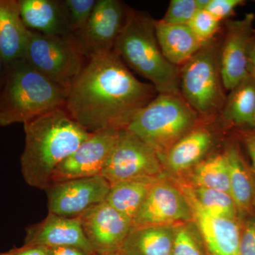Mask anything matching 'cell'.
Returning a JSON list of instances; mask_svg holds the SVG:
<instances>
[{"label": "cell", "instance_id": "836d02e7", "mask_svg": "<svg viewBox=\"0 0 255 255\" xmlns=\"http://www.w3.org/2000/svg\"><path fill=\"white\" fill-rule=\"evenodd\" d=\"M50 255H95L80 248L72 247L50 248Z\"/></svg>", "mask_w": 255, "mask_h": 255}, {"label": "cell", "instance_id": "8992f818", "mask_svg": "<svg viewBox=\"0 0 255 255\" xmlns=\"http://www.w3.org/2000/svg\"><path fill=\"white\" fill-rule=\"evenodd\" d=\"M219 53L212 40L179 70L181 95L198 114L214 115L226 103Z\"/></svg>", "mask_w": 255, "mask_h": 255}, {"label": "cell", "instance_id": "60d3db41", "mask_svg": "<svg viewBox=\"0 0 255 255\" xmlns=\"http://www.w3.org/2000/svg\"><path fill=\"white\" fill-rule=\"evenodd\" d=\"M254 128L255 131V113L254 115V118H253V127H252Z\"/></svg>", "mask_w": 255, "mask_h": 255}, {"label": "cell", "instance_id": "2e32d148", "mask_svg": "<svg viewBox=\"0 0 255 255\" xmlns=\"http://www.w3.org/2000/svg\"><path fill=\"white\" fill-rule=\"evenodd\" d=\"M25 232L23 245L26 246L72 247L95 255L79 217H63L48 213L46 219L28 226Z\"/></svg>", "mask_w": 255, "mask_h": 255}, {"label": "cell", "instance_id": "30bf717a", "mask_svg": "<svg viewBox=\"0 0 255 255\" xmlns=\"http://www.w3.org/2000/svg\"><path fill=\"white\" fill-rule=\"evenodd\" d=\"M128 11L119 0H97L86 26L72 36L84 58L113 50Z\"/></svg>", "mask_w": 255, "mask_h": 255}, {"label": "cell", "instance_id": "4fadbf2b", "mask_svg": "<svg viewBox=\"0 0 255 255\" xmlns=\"http://www.w3.org/2000/svg\"><path fill=\"white\" fill-rule=\"evenodd\" d=\"M85 236L96 255L120 251L133 222L108 204L93 206L80 216Z\"/></svg>", "mask_w": 255, "mask_h": 255}, {"label": "cell", "instance_id": "7bdbcfd3", "mask_svg": "<svg viewBox=\"0 0 255 255\" xmlns=\"http://www.w3.org/2000/svg\"><path fill=\"white\" fill-rule=\"evenodd\" d=\"M254 51L255 52V44H254Z\"/></svg>", "mask_w": 255, "mask_h": 255}, {"label": "cell", "instance_id": "83f0119b", "mask_svg": "<svg viewBox=\"0 0 255 255\" xmlns=\"http://www.w3.org/2000/svg\"><path fill=\"white\" fill-rule=\"evenodd\" d=\"M97 0H64L72 33H78L86 26ZM72 35V36H73Z\"/></svg>", "mask_w": 255, "mask_h": 255}, {"label": "cell", "instance_id": "ac0fdd59", "mask_svg": "<svg viewBox=\"0 0 255 255\" xmlns=\"http://www.w3.org/2000/svg\"><path fill=\"white\" fill-rule=\"evenodd\" d=\"M28 33L18 1L0 0V52L9 66L24 59Z\"/></svg>", "mask_w": 255, "mask_h": 255}, {"label": "cell", "instance_id": "f546056e", "mask_svg": "<svg viewBox=\"0 0 255 255\" xmlns=\"http://www.w3.org/2000/svg\"><path fill=\"white\" fill-rule=\"evenodd\" d=\"M197 10L196 0H172L161 21L170 24H188Z\"/></svg>", "mask_w": 255, "mask_h": 255}, {"label": "cell", "instance_id": "4dcf8cb0", "mask_svg": "<svg viewBox=\"0 0 255 255\" xmlns=\"http://www.w3.org/2000/svg\"><path fill=\"white\" fill-rule=\"evenodd\" d=\"M240 255H255V219H248L241 226Z\"/></svg>", "mask_w": 255, "mask_h": 255}, {"label": "cell", "instance_id": "52a82bcc", "mask_svg": "<svg viewBox=\"0 0 255 255\" xmlns=\"http://www.w3.org/2000/svg\"><path fill=\"white\" fill-rule=\"evenodd\" d=\"M24 59L46 78L68 90L85 65V58L72 36H47L31 31Z\"/></svg>", "mask_w": 255, "mask_h": 255}, {"label": "cell", "instance_id": "484cf974", "mask_svg": "<svg viewBox=\"0 0 255 255\" xmlns=\"http://www.w3.org/2000/svg\"><path fill=\"white\" fill-rule=\"evenodd\" d=\"M191 194L204 210L221 217L238 219V211L228 193L203 187H189Z\"/></svg>", "mask_w": 255, "mask_h": 255}, {"label": "cell", "instance_id": "d6a6232c", "mask_svg": "<svg viewBox=\"0 0 255 255\" xmlns=\"http://www.w3.org/2000/svg\"><path fill=\"white\" fill-rule=\"evenodd\" d=\"M50 248L46 247L23 245L20 248L0 253V255H50Z\"/></svg>", "mask_w": 255, "mask_h": 255}, {"label": "cell", "instance_id": "5bb4252c", "mask_svg": "<svg viewBox=\"0 0 255 255\" xmlns=\"http://www.w3.org/2000/svg\"><path fill=\"white\" fill-rule=\"evenodd\" d=\"M185 196L208 255H240L241 225L238 219L221 217L203 209L187 186L179 187Z\"/></svg>", "mask_w": 255, "mask_h": 255}, {"label": "cell", "instance_id": "7c38bea8", "mask_svg": "<svg viewBox=\"0 0 255 255\" xmlns=\"http://www.w3.org/2000/svg\"><path fill=\"white\" fill-rule=\"evenodd\" d=\"M121 129L92 132L78 149L56 167L50 184L101 175L118 141Z\"/></svg>", "mask_w": 255, "mask_h": 255}, {"label": "cell", "instance_id": "4316f807", "mask_svg": "<svg viewBox=\"0 0 255 255\" xmlns=\"http://www.w3.org/2000/svg\"><path fill=\"white\" fill-rule=\"evenodd\" d=\"M170 255H208L200 234L193 221L174 225Z\"/></svg>", "mask_w": 255, "mask_h": 255}, {"label": "cell", "instance_id": "7402d4cb", "mask_svg": "<svg viewBox=\"0 0 255 255\" xmlns=\"http://www.w3.org/2000/svg\"><path fill=\"white\" fill-rule=\"evenodd\" d=\"M161 178L132 179L114 184L106 202L134 223L150 189Z\"/></svg>", "mask_w": 255, "mask_h": 255}, {"label": "cell", "instance_id": "9a60e30c", "mask_svg": "<svg viewBox=\"0 0 255 255\" xmlns=\"http://www.w3.org/2000/svg\"><path fill=\"white\" fill-rule=\"evenodd\" d=\"M192 221L189 203L177 186L159 179L150 189L134 226L176 225Z\"/></svg>", "mask_w": 255, "mask_h": 255}, {"label": "cell", "instance_id": "e0dca14e", "mask_svg": "<svg viewBox=\"0 0 255 255\" xmlns=\"http://www.w3.org/2000/svg\"><path fill=\"white\" fill-rule=\"evenodd\" d=\"M20 15L29 31L47 36H72L63 1L19 0Z\"/></svg>", "mask_w": 255, "mask_h": 255}, {"label": "cell", "instance_id": "5b68a950", "mask_svg": "<svg viewBox=\"0 0 255 255\" xmlns=\"http://www.w3.org/2000/svg\"><path fill=\"white\" fill-rule=\"evenodd\" d=\"M199 114L182 96L158 94L137 111L125 128L158 155L169 149L197 124Z\"/></svg>", "mask_w": 255, "mask_h": 255}, {"label": "cell", "instance_id": "d6986e66", "mask_svg": "<svg viewBox=\"0 0 255 255\" xmlns=\"http://www.w3.org/2000/svg\"><path fill=\"white\" fill-rule=\"evenodd\" d=\"M156 38L162 54L169 63L182 67L205 45L188 24H170L155 20Z\"/></svg>", "mask_w": 255, "mask_h": 255}, {"label": "cell", "instance_id": "277c9868", "mask_svg": "<svg viewBox=\"0 0 255 255\" xmlns=\"http://www.w3.org/2000/svg\"><path fill=\"white\" fill-rule=\"evenodd\" d=\"M68 90L56 85L23 59L9 65L0 92V126L25 124L64 108Z\"/></svg>", "mask_w": 255, "mask_h": 255}, {"label": "cell", "instance_id": "f1b7e54d", "mask_svg": "<svg viewBox=\"0 0 255 255\" xmlns=\"http://www.w3.org/2000/svg\"><path fill=\"white\" fill-rule=\"evenodd\" d=\"M220 22L206 10H197L188 26L204 45L212 41L219 31Z\"/></svg>", "mask_w": 255, "mask_h": 255}, {"label": "cell", "instance_id": "7a4b0ae2", "mask_svg": "<svg viewBox=\"0 0 255 255\" xmlns=\"http://www.w3.org/2000/svg\"><path fill=\"white\" fill-rule=\"evenodd\" d=\"M25 145L20 158L23 179L30 187L45 190L56 167L90 135L64 108L23 124Z\"/></svg>", "mask_w": 255, "mask_h": 255}, {"label": "cell", "instance_id": "6da1fadb", "mask_svg": "<svg viewBox=\"0 0 255 255\" xmlns=\"http://www.w3.org/2000/svg\"><path fill=\"white\" fill-rule=\"evenodd\" d=\"M157 93L140 81L113 50L87 59L69 88L65 110L90 133L125 128L137 111Z\"/></svg>", "mask_w": 255, "mask_h": 255}, {"label": "cell", "instance_id": "8fae6325", "mask_svg": "<svg viewBox=\"0 0 255 255\" xmlns=\"http://www.w3.org/2000/svg\"><path fill=\"white\" fill-rule=\"evenodd\" d=\"M110 183L101 175L50 184L45 189L48 213L63 217H80L87 210L105 202Z\"/></svg>", "mask_w": 255, "mask_h": 255}, {"label": "cell", "instance_id": "cb8c5ba5", "mask_svg": "<svg viewBox=\"0 0 255 255\" xmlns=\"http://www.w3.org/2000/svg\"><path fill=\"white\" fill-rule=\"evenodd\" d=\"M229 167L230 194L238 214L244 215L251 209L254 199L255 184L239 151L231 147L226 152Z\"/></svg>", "mask_w": 255, "mask_h": 255}, {"label": "cell", "instance_id": "e575fe53", "mask_svg": "<svg viewBox=\"0 0 255 255\" xmlns=\"http://www.w3.org/2000/svg\"><path fill=\"white\" fill-rule=\"evenodd\" d=\"M9 66L6 63L1 52H0V92L4 87L8 73H9Z\"/></svg>", "mask_w": 255, "mask_h": 255}, {"label": "cell", "instance_id": "9c48e42d", "mask_svg": "<svg viewBox=\"0 0 255 255\" xmlns=\"http://www.w3.org/2000/svg\"><path fill=\"white\" fill-rule=\"evenodd\" d=\"M254 14L228 20L226 34L219 49V67L225 90L231 91L249 74L250 59L254 48Z\"/></svg>", "mask_w": 255, "mask_h": 255}, {"label": "cell", "instance_id": "ee69618b", "mask_svg": "<svg viewBox=\"0 0 255 255\" xmlns=\"http://www.w3.org/2000/svg\"></svg>", "mask_w": 255, "mask_h": 255}, {"label": "cell", "instance_id": "1f68e13d", "mask_svg": "<svg viewBox=\"0 0 255 255\" xmlns=\"http://www.w3.org/2000/svg\"><path fill=\"white\" fill-rule=\"evenodd\" d=\"M243 3V0H210L205 10L221 21L231 16L234 10Z\"/></svg>", "mask_w": 255, "mask_h": 255}, {"label": "cell", "instance_id": "603a6c76", "mask_svg": "<svg viewBox=\"0 0 255 255\" xmlns=\"http://www.w3.org/2000/svg\"><path fill=\"white\" fill-rule=\"evenodd\" d=\"M221 112L223 119L233 125L253 127L255 113V80L251 75L231 90Z\"/></svg>", "mask_w": 255, "mask_h": 255}, {"label": "cell", "instance_id": "f35d334b", "mask_svg": "<svg viewBox=\"0 0 255 255\" xmlns=\"http://www.w3.org/2000/svg\"><path fill=\"white\" fill-rule=\"evenodd\" d=\"M248 139H249V140H251L252 142H254V143L255 144V135H251V136L248 137Z\"/></svg>", "mask_w": 255, "mask_h": 255}, {"label": "cell", "instance_id": "44dd1931", "mask_svg": "<svg viewBox=\"0 0 255 255\" xmlns=\"http://www.w3.org/2000/svg\"><path fill=\"white\" fill-rule=\"evenodd\" d=\"M174 225L134 226L120 252L126 255H170Z\"/></svg>", "mask_w": 255, "mask_h": 255}, {"label": "cell", "instance_id": "ffe728a7", "mask_svg": "<svg viewBox=\"0 0 255 255\" xmlns=\"http://www.w3.org/2000/svg\"><path fill=\"white\" fill-rule=\"evenodd\" d=\"M213 144V135L204 127H196L188 132L164 156L163 166L173 173L195 167Z\"/></svg>", "mask_w": 255, "mask_h": 255}, {"label": "cell", "instance_id": "d4e9b609", "mask_svg": "<svg viewBox=\"0 0 255 255\" xmlns=\"http://www.w3.org/2000/svg\"><path fill=\"white\" fill-rule=\"evenodd\" d=\"M191 181L203 187L230 194L229 167L226 152L202 161L194 167Z\"/></svg>", "mask_w": 255, "mask_h": 255}, {"label": "cell", "instance_id": "b9f144b4", "mask_svg": "<svg viewBox=\"0 0 255 255\" xmlns=\"http://www.w3.org/2000/svg\"><path fill=\"white\" fill-rule=\"evenodd\" d=\"M253 204H255V185L254 199H253Z\"/></svg>", "mask_w": 255, "mask_h": 255}, {"label": "cell", "instance_id": "3957f363", "mask_svg": "<svg viewBox=\"0 0 255 255\" xmlns=\"http://www.w3.org/2000/svg\"><path fill=\"white\" fill-rule=\"evenodd\" d=\"M113 51L128 68L150 82L158 94L181 95L180 68L169 63L156 38L155 20L128 9Z\"/></svg>", "mask_w": 255, "mask_h": 255}, {"label": "cell", "instance_id": "74e56055", "mask_svg": "<svg viewBox=\"0 0 255 255\" xmlns=\"http://www.w3.org/2000/svg\"><path fill=\"white\" fill-rule=\"evenodd\" d=\"M209 1L210 0H196L198 10L206 9L209 4Z\"/></svg>", "mask_w": 255, "mask_h": 255}, {"label": "cell", "instance_id": "8d00e7d4", "mask_svg": "<svg viewBox=\"0 0 255 255\" xmlns=\"http://www.w3.org/2000/svg\"><path fill=\"white\" fill-rule=\"evenodd\" d=\"M249 74L255 80V52L254 48L252 52L251 59H250Z\"/></svg>", "mask_w": 255, "mask_h": 255}, {"label": "cell", "instance_id": "d590c367", "mask_svg": "<svg viewBox=\"0 0 255 255\" xmlns=\"http://www.w3.org/2000/svg\"><path fill=\"white\" fill-rule=\"evenodd\" d=\"M247 147H248V152L252 160L253 168L255 172V144L248 138L247 140Z\"/></svg>", "mask_w": 255, "mask_h": 255}, {"label": "cell", "instance_id": "ba28073f", "mask_svg": "<svg viewBox=\"0 0 255 255\" xmlns=\"http://www.w3.org/2000/svg\"><path fill=\"white\" fill-rule=\"evenodd\" d=\"M163 168L155 151L127 129L122 128L101 176L112 186L124 181L161 177Z\"/></svg>", "mask_w": 255, "mask_h": 255}, {"label": "cell", "instance_id": "ab89813d", "mask_svg": "<svg viewBox=\"0 0 255 255\" xmlns=\"http://www.w3.org/2000/svg\"><path fill=\"white\" fill-rule=\"evenodd\" d=\"M124 255V253H122V252H117V253H112V254H110V255Z\"/></svg>", "mask_w": 255, "mask_h": 255}]
</instances>
